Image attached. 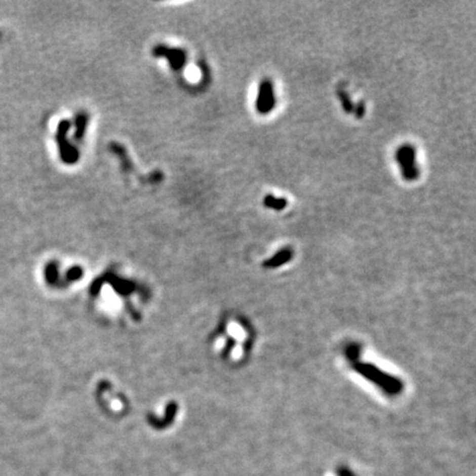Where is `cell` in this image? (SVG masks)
I'll return each instance as SVG.
<instances>
[{
    "mask_svg": "<svg viewBox=\"0 0 476 476\" xmlns=\"http://www.w3.org/2000/svg\"><path fill=\"white\" fill-rule=\"evenodd\" d=\"M72 123L67 119H62L59 123L55 133V140L59 149V155L61 161L65 165L72 166L80 160L81 153L77 147L72 141L68 140L67 135L71 130Z\"/></svg>",
    "mask_w": 476,
    "mask_h": 476,
    "instance_id": "cell-1",
    "label": "cell"
},
{
    "mask_svg": "<svg viewBox=\"0 0 476 476\" xmlns=\"http://www.w3.org/2000/svg\"><path fill=\"white\" fill-rule=\"evenodd\" d=\"M394 159L400 167L404 180L411 182L419 178L420 169L417 165V150L415 147L408 143L400 146L394 153Z\"/></svg>",
    "mask_w": 476,
    "mask_h": 476,
    "instance_id": "cell-2",
    "label": "cell"
},
{
    "mask_svg": "<svg viewBox=\"0 0 476 476\" xmlns=\"http://www.w3.org/2000/svg\"><path fill=\"white\" fill-rule=\"evenodd\" d=\"M152 55L156 59L164 58L174 72H179L186 65L187 54L183 49L171 48L166 45H156L152 49Z\"/></svg>",
    "mask_w": 476,
    "mask_h": 476,
    "instance_id": "cell-3",
    "label": "cell"
},
{
    "mask_svg": "<svg viewBox=\"0 0 476 476\" xmlns=\"http://www.w3.org/2000/svg\"><path fill=\"white\" fill-rule=\"evenodd\" d=\"M277 104L274 85L270 78H264L259 84L258 94L255 103L256 110L261 115H267L272 111Z\"/></svg>",
    "mask_w": 476,
    "mask_h": 476,
    "instance_id": "cell-4",
    "label": "cell"
},
{
    "mask_svg": "<svg viewBox=\"0 0 476 476\" xmlns=\"http://www.w3.org/2000/svg\"><path fill=\"white\" fill-rule=\"evenodd\" d=\"M90 117L85 111H80L74 118V135L73 138L76 141H82L86 134L87 125H89Z\"/></svg>",
    "mask_w": 476,
    "mask_h": 476,
    "instance_id": "cell-5",
    "label": "cell"
},
{
    "mask_svg": "<svg viewBox=\"0 0 476 476\" xmlns=\"http://www.w3.org/2000/svg\"><path fill=\"white\" fill-rule=\"evenodd\" d=\"M262 204L265 208L274 210V211H283L287 208L288 201L285 197H275L272 194H267V195L262 200Z\"/></svg>",
    "mask_w": 476,
    "mask_h": 476,
    "instance_id": "cell-6",
    "label": "cell"
},
{
    "mask_svg": "<svg viewBox=\"0 0 476 476\" xmlns=\"http://www.w3.org/2000/svg\"><path fill=\"white\" fill-rule=\"evenodd\" d=\"M337 97L340 99L343 110L345 111L346 114H353L355 104L348 95V93L345 90H337Z\"/></svg>",
    "mask_w": 476,
    "mask_h": 476,
    "instance_id": "cell-7",
    "label": "cell"
},
{
    "mask_svg": "<svg viewBox=\"0 0 476 476\" xmlns=\"http://www.w3.org/2000/svg\"><path fill=\"white\" fill-rule=\"evenodd\" d=\"M291 258V250L284 249L275 255L272 259L268 261L269 266H279Z\"/></svg>",
    "mask_w": 476,
    "mask_h": 476,
    "instance_id": "cell-8",
    "label": "cell"
},
{
    "mask_svg": "<svg viewBox=\"0 0 476 476\" xmlns=\"http://www.w3.org/2000/svg\"><path fill=\"white\" fill-rule=\"evenodd\" d=\"M365 112H366V106H365V103L361 101L357 103L355 105V107H354V115L356 118H359V119H362L363 117H364L365 115Z\"/></svg>",
    "mask_w": 476,
    "mask_h": 476,
    "instance_id": "cell-9",
    "label": "cell"
}]
</instances>
